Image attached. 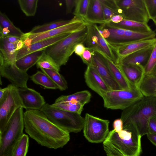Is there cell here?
Here are the masks:
<instances>
[{
    "label": "cell",
    "instance_id": "1",
    "mask_svg": "<svg viewBox=\"0 0 156 156\" xmlns=\"http://www.w3.org/2000/svg\"><path fill=\"white\" fill-rule=\"evenodd\" d=\"M24 120L26 132L42 146L56 149L70 140V133L52 122L40 110H27Z\"/></svg>",
    "mask_w": 156,
    "mask_h": 156
},
{
    "label": "cell",
    "instance_id": "2",
    "mask_svg": "<svg viewBox=\"0 0 156 156\" xmlns=\"http://www.w3.org/2000/svg\"><path fill=\"white\" fill-rule=\"evenodd\" d=\"M156 113V96H144L123 110L121 119L123 129L135 130L141 136L149 133L150 118Z\"/></svg>",
    "mask_w": 156,
    "mask_h": 156
},
{
    "label": "cell",
    "instance_id": "3",
    "mask_svg": "<svg viewBox=\"0 0 156 156\" xmlns=\"http://www.w3.org/2000/svg\"><path fill=\"white\" fill-rule=\"evenodd\" d=\"M141 137L136 131L113 129L103 142L104 150L107 156H140Z\"/></svg>",
    "mask_w": 156,
    "mask_h": 156
},
{
    "label": "cell",
    "instance_id": "4",
    "mask_svg": "<svg viewBox=\"0 0 156 156\" xmlns=\"http://www.w3.org/2000/svg\"><path fill=\"white\" fill-rule=\"evenodd\" d=\"M87 33V25L48 47L44 50L45 51L59 66L65 65L74 52L76 46L79 43L85 42Z\"/></svg>",
    "mask_w": 156,
    "mask_h": 156
},
{
    "label": "cell",
    "instance_id": "5",
    "mask_svg": "<svg viewBox=\"0 0 156 156\" xmlns=\"http://www.w3.org/2000/svg\"><path fill=\"white\" fill-rule=\"evenodd\" d=\"M23 108L15 112L4 130L0 133V156H11L16 144L24 134Z\"/></svg>",
    "mask_w": 156,
    "mask_h": 156
},
{
    "label": "cell",
    "instance_id": "6",
    "mask_svg": "<svg viewBox=\"0 0 156 156\" xmlns=\"http://www.w3.org/2000/svg\"><path fill=\"white\" fill-rule=\"evenodd\" d=\"M40 110L52 122L69 133H77L83 129L84 118L81 114L60 109L48 103Z\"/></svg>",
    "mask_w": 156,
    "mask_h": 156
},
{
    "label": "cell",
    "instance_id": "7",
    "mask_svg": "<svg viewBox=\"0 0 156 156\" xmlns=\"http://www.w3.org/2000/svg\"><path fill=\"white\" fill-rule=\"evenodd\" d=\"M144 96L138 87L133 86L129 90H111L101 97L106 108L123 110Z\"/></svg>",
    "mask_w": 156,
    "mask_h": 156
},
{
    "label": "cell",
    "instance_id": "8",
    "mask_svg": "<svg viewBox=\"0 0 156 156\" xmlns=\"http://www.w3.org/2000/svg\"><path fill=\"white\" fill-rule=\"evenodd\" d=\"M9 85V89L0 99V133L4 130L16 110L20 107L24 108L18 87Z\"/></svg>",
    "mask_w": 156,
    "mask_h": 156
},
{
    "label": "cell",
    "instance_id": "9",
    "mask_svg": "<svg viewBox=\"0 0 156 156\" xmlns=\"http://www.w3.org/2000/svg\"><path fill=\"white\" fill-rule=\"evenodd\" d=\"M109 122L108 120L86 113L84 118L83 129L84 136L91 143L103 142L109 132Z\"/></svg>",
    "mask_w": 156,
    "mask_h": 156
},
{
    "label": "cell",
    "instance_id": "10",
    "mask_svg": "<svg viewBox=\"0 0 156 156\" xmlns=\"http://www.w3.org/2000/svg\"><path fill=\"white\" fill-rule=\"evenodd\" d=\"M88 23L81 19L74 16L71 22L59 27L40 33H24L21 38L23 46L60 34L72 33L84 28Z\"/></svg>",
    "mask_w": 156,
    "mask_h": 156
},
{
    "label": "cell",
    "instance_id": "11",
    "mask_svg": "<svg viewBox=\"0 0 156 156\" xmlns=\"http://www.w3.org/2000/svg\"><path fill=\"white\" fill-rule=\"evenodd\" d=\"M124 19L147 23L150 19L144 0H116Z\"/></svg>",
    "mask_w": 156,
    "mask_h": 156
},
{
    "label": "cell",
    "instance_id": "12",
    "mask_svg": "<svg viewBox=\"0 0 156 156\" xmlns=\"http://www.w3.org/2000/svg\"><path fill=\"white\" fill-rule=\"evenodd\" d=\"M156 38L127 44L108 42L116 57V64H119L125 57L139 50L153 46Z\"/></svg>",
    "mask_w": 156,
    "mask_h": 156
},
{
    "label": "cell",
    "instance_id": "13",
    "mask_svg": "<svg viewBox=\"0 0 156 156\" xmlns=\"http://www.w3.org/2000/svg\"><path fill=\"white\" fill-rule=\"evenodd\" d=\"M0 75L18 88L27 87L29 75L27 72L19 69L15 63L0 62Z\"/></svg>",
    "mask_w": 156,
    "mask_h": 156
},
{
    "label": "cell",
    "instance_id": "14",
    "mask_svg": "<svg viewBox=\"0 0 156 156\" xmlns=\"http://www.w3.org/2000/svg\"><path fill=\"white\" fill-rule=\"evenodd\" d=\"M92 58L93 67L111 90H122L112 76L104 57L93 50Z\"/></svg>",
    "mask_w": 156,
    "mask_h": 156
},
{
    "label": "cell",
    "instance_id": "15",
    "mask_svg": "<svg viewBox=\"0 0 156 156\" xmlns=\"http://www.w3.org/2000/svg\"><path fill=\"white\" fill-rule=\"evenodd\" d=\"M24 108L27 110H40L46 102L40 93L29 87L18 88Z\"/></svg>",
    "mask_w": 156,
    "mask_h": 156
},
{
    "label": "cell",
    "instance_id": "16",
    "mask_svg": "<svg viewBox=\"0 0 156 156\" xmlns=\"http://www.w3.org/2000/svg\"><path fill=\"white\" fill-rule=\"evenodd\" d=\"M84 77L88 87L101 97L105 93L111 90L94 67L87 66Z\"/></svg>",
    "mask_w": 156,
    "mask_h": 156
},
{
    "label": "cell",
    "instance_id": "17",
    "mask_svg": "<svg viewBox=\"0 0 156 156\" xmlns=\"http://www.w3.org/2000/svg\"><path fill=\"white\" fill-rule=\"evenodd\" d=\"M70 34H60L37 41L28 46H23L18 51L16 61L30 53L40 50H45L48 47L65 38Z\"/></svg>",
    "mask_w": 156,
    "mask_h": 156
},
{
    "label": "cell",
    "instance_id": "18",
    "mask_svg": "<svg viewBox=\"0 0 156 156\" xmlns=\"http://www.w3.org/2000/svg\"><path fill=\"white\" fill-rule=\"evenodd\" d=\"M23 46L21 40L14 44L5 37H0V62L15 63L18 51Z\"/></svg>",
    "mask_w": 156,
    "mask_h": 156
},
{
    "label": "cell",
    "instance_id": "19",
    "mask_svg": "<svg viewBox=\"0 0 156 156\" xmlns=\"http://www.w3.org/2000/svg\"><path fill=\"white\" fill-rule=\"evenodd\" d=\"M118 65L132 86L138 87L145 75L144 67L137 65Z\"/></svg>",
    "mask_w": 156,
    "mask_h": 156
},
{
    "label": "cell",
    "instance_id": "20",
    "mask_svg": "<svg viewBox=\"0 0 156 156\" xmlns=\"http://www.w3.org/2000/svg\"><path fill=\"white\" fill-rule=\"evenodd\" d=\"M154 45L129 55L124 58L119 64L124 66L137 65L144 68L149 59Z\"/></svg>",
    "mask_w": 156,
    "mask_h": 156
},
{
    "label": "cell",
    "instance_id": "21",
    "mask_svg": "<svg viewBox=\"0 0 156 156\" xmlns=\"http://www.w3.org/2000/svg\"><path fill=\"white\" fill-rule=\"evenodd\" d=\"M85 22L92 24H105L100 0H91Z\"/></svg>",
    "mask_w": 156,
    "mask_h": 156
},
{
    "label": "cell",
    "instance_id": "22",
    "mask_svg": "<svg viewBox=\"0 0 156 156\" xmlns=\"http://www.w3.org/2000/svg\"><path fill=\"white\" fill-rule=\"evenodd\" d=\"M114 79L122 90H129L133 86L128 80L119 66L106 57H104Z\"/></svg>",
    "mask_w": 156,
    "mask_h": 156
},
{
    "label": "cell",
    "instance_id": "23",
    "mask_svg": "<svg viewBox=\"0 0 156 156\" xmlns=\"http://www.w3.org/2000/svg\"><path fill=\"white\" fill-rule=\"evenodd\" d=\"M24 34L5 14L0 12V37L12 35L21 38Z\"/></svg>",
    "mask_w": 156,
    "mask_h": 156
},
{
    "label": "cell",
    "instance_id": "24",
    "mask_svg": "<svg viewBox=\"0 0 156 156\" xmlns=\"http://www.w3.org/2000/svg\"><path fill=\"white\" fill-rule=\"evenodd\" d=\"M106 24L141 33H150L153 31L147 23L140 22L125 19H124L121 22L118 23H113L110 22Z\"/></svg>",
    "mask_w": 156,
    "mask_h": 156
},
{
    "label": "cell",
    "instance_id": "25",
    "mask_svg": "<svg viewBox=\"0 0 156 156\" xmlns=\"http://www.w3.org/2000/svg\"><path fill=\"white\" fill-rule=\"evenodd\" d=\"M91 95L87 90L76 92L71 95H62L57 98L55 103L70 102L79 103L84 105L90 101Z\"/></svg>",
    "mask_w": 156,
    "mask_h": 156
},
{
    "label": "cell",
    "instance_id": "26",
    "mask_svg": "<svg viewBox=\"0 0 156 156\" xmlns=\"http://www.w3.org/2000/svg\"><path fill=\"white\" fill-rule=\"evenodd\" d=\"M44 50H40L28 54L17 60L15 64L22 71L27 72V70L37 63Z\"/></svg>",
    "mask_w": 156,
    "mask_h": 156
},
{
    "label": "cell",
    "instance_id": "27",
    "mask_svg": "<svg viewBox=\"0 0 156 156\" xmlns=\"http://www.w3.org/2000/svg\"><path fill=\"white\" fill-rule=\"evenodd\" d=\"M30 78L34 83L41 85L45 88L54 90L58 89L57 85L47 75L42 71H37L31 76Z\"/></svg>",
    "mask_w": 156,
    "mask_h": 156
},
{
    "label": "cell",
    "instance_id": "28",
    "mask_svg": "<svg viewBox=\"0 0 156 156\" xmlns=\"http://www.w3.org/2000/svg\"><path fill=\"white\" fill-rule=\"evenodd\" d=\"M73 20H59L51 22L43 25L34 27L28 33L30 34H36L45 32L68 24Z\"/></svg>",
    "mask_w": 156,
    "mask_h": 156
},
{
    "label": "cell",
    "instance_id": "29",
    "mask_svg": "<svg viewBox=\"0 0 156 156\" xmlns=\"http://www.w3.org/2000/svg\"><path fill=\"white\" fill-rule=\"evenodd\" d=\"M40 69L57 85L58 89L63 91L67 89L68 84L66 80L58 72L43 68Z\"/></svg>",
    "mask_w": 156,
    "mask_h": 156
},
{
    "label": "cell",
    "instance_id": "30",
    "mask_svg": "<svg viewBox=\"0 0 156 156\" xmlns=\"http://www.w3.org/2000/svg\"><path fill=\"white\" fill-rule=\"evenodd\" d=\"M91 0H76L73 14L85 22L87 18Z\"/></svg>",
    "mask_w": 156,
    "mask_h": 156
},
{
    "label": "cell",
    "instance_id": "31",
    "mask_svg": "<svg viewBox=\"0 0 156 156\" xmlns=\"http://www.w3.org/2000/svg\"><path fill=\"white\" fill-rule=\"evenodd\" d=\"M36 65L37 68H43L58 72L60 69V67L45 53V51Z\"/></svg>",
    "mask_w": 156,
    "mask_h": 156
},
{
    "label": "cell",
    "instance_id": "32",
    "mask_svg": "<svg viewBox=\"0 0 156 156\" xmlns=\"http://www.w3.org/2000/svg\"><path fill=\"white\" fill-rule=\"evenodd\" d=\"M38 0H18L20 9L27 16L35 15L37 11Z\"/></svg>",
    "mask_w": 156,
    "mask_h": 156
},
{
    "label": "cell",
    "instance_id": "33",
    "mask_svg": "<svg viewBox=\"0 0 156 156\" xmlns=\"http://www.w3.org/2000/svg\"><path fill=\"white\" fill-rule=\"evenodd\" d=\"M29 146V137L24 134L16 146L11 156H26Z\"/></svg>",
    "mask_w": 156,
    "mask_h": 156
},
{
    "label": "cell",
    "instance_id": "34",
    "mask_svg": "<svg viewBox=\"0 0 156 156\" xmlns=\"http://www.w3.org/2000/svg\"><path fill=\"white\" fill-rule=\"evenodd\" d=\"M108 29L110 35L106 40L108 42L121 43L122 42L125 34V29L105 24Z\"/></svg>",
    "mask_w": 156,
    "mask_h": 156
},
{
    "label": "cell",
    "instance_id": "35",
    "mask_svg": "<svg viewBox=\"0 0 156 156\" xmlns=\"http://www.w3.org/2000/svg\"><path fill=\"white\" fill-rule=\"evenodd\" d=\"M51 105L53 107L60 109L80 114L82 112L84 106L80 104L70 102L54 103Z\"/></svg>",
    "mask_w": 156,
    "mask_h": 156
},
{
    "label": "cell",
    "instance_id": "36",
    "mask_svg": "<svg viewBox=\"0 0 156 156\" xmlns=\"http://www.w3.org/2000/svg\"><path fill=\"white\" fill-rule=\"evenodd\" d=\"M156 66V42L150 55L148 62L144 68L145 75L149 74Z\"/></svg>",
    "mask_w": 156,
    "mask_h": 156
},
{
    "label": "cell",
    "instance_id": "37",
    "mask_svg": "<svg viewBox=\"0 0 156 156\" xmlns=\"http://www.w3.org/2000/svg\"><path fill=\"white\" fill-rule=\"evenodd\" d=\"M100 1L102 6L105 21V24H106L109 22L111 18L113 16L119 14L116 11L104 3L101 0Z\"/></svg>",
    "mask_w": 156,
    "mask_h": 156
},
{
    "label": "cell",
    "instance_id": "38",
    "mask_svg": "<svg viewBox=\"0 0 156 156\" xmlns=\"http://www.w3.org/2000/svg\"><path fill=\"white\" fill-rule=\"evenodd\" d=\"M150 19L156 18V0H144Z\"/></svg>",
    "mask_w": 156,
    "mask_h": 156
},
{
    "label": "cell",
    "instance_id": "39",
    "mask_svg": "<svg viewBox=\"0 0 156 156\" xmlns=\"http://www.w3.org/2000/svg\"><path fill=\"white\" fill-rule=\"evenodd\" d=\"M93 50L87 47L80 57L83 63L87 66L93 67L92 55Z\"/></svg>",
    "mask_w": 156,
    "mask_h": 156
},
{
    "label": "cell",
    "instance_id": "40",
    "mask_svg": "<svg viewBox=\"0 0 156 156\" xmlns=\"http://www.w3.org/2000/svg\"><path fill=\"white\" fill-rule=\"evenodd\" d=\"M148 127L149 133L156 134V113L149 119Z\"/></svg>",
    "mask_w": 156,
    "mask_h": 156
},
{
    "label": "cell",
    "instance_id": "41",
    "mask_svg": "<svg viewBox=\"0 0 156 156\" xmlns=\"http://www.w3.org/2000/svg\"><path fill=\"white\" fill-rule=\"evenodd\" d=\"M113 129L117 133L123 129V122L121 118L115 119L113 122Z\"/></svg>",
    "mask_w": 156,
    "mask_h": 156
},
{
    "label": "cell",
    "instance_id": "42",
    "mask_svg": "<svg viewBox=\"0 0 156 156\" xmlns=\"http://www.w3.org/2000/svg\"><path fill=\"white\" fill-rule=\"evenodd\" d=\"M76 0H66V13L69 14L72 12L73 8L75 7Z\"/></svg>",
    "mask_w": 156,
    "mask_h": 156
},
{
    "label": "cell",
    "instance_id": "43",
    "mask_svg": "<svg viewBox=\"0 0 156 156\" xmlns=\"http://www.w3.org/2000/svg\"><path fill=\"white\" fill-rule=\"evenodd\" d=\"M86 48L87 47L84 46L83 43H79L75 47L74 52L77 55L81 57Z\"/></svg>",
    "mask_w": 156,
    "mask_h": 156
},
{
    "label": "cell",
    "instance_id": "44",
    "mask_svg": "<svg viewBox=\"0 0 156 156\" xmlns=\"http://www.w3.org/2000/svg\"><path fill=\"white\" fill-rule=\"evenodd\" d=\"M10 42L16 44L18 43L21 40L20 37L12 35H8L5 37Z\"/></svg>",
    "mask_w": 156,
    "mask_h": 156
},
{
    "label": "cell",
    "instance_id": "45",
    "mask_svg": "<svg viewBox=\"0 0 156 156\" xmlns=\"http://www.w3.org/2000/svg\"><path fill=\"white\" fill-rule=\"evenodd\" d=\"M124 19V17L122 15L117 14L113 16L111 18L109 23H118L121 22Z\"/></svg>",
    "mask_w": 156,
    "mask_h": 156
},
{
    "label": "cell",
    "instance_id": "46",
    "mask_svg": "<svg viewBox=\"0 0 156 156\" xmlns=\"http://www.w3.org/2000/svg\"><path fill=\"white\" fill-rule=\"evenodd\" d=\"M147 135L148 140L156 146V134L148 133Z\"/></svg>",
    "mask_w": 156,
    "mask_h": 156
},
{
    "label": "cell",
    "instance_id": "47",
    "mask_svg": "<svg viewBox=\"0 0 156 156\" xmlns=\"http://www.w3.org/2000/svg\"><path fill=\"white\" fill-rule=\"evenodd\" d=\"M9 87V85L7 87L2 88H0V99L2 98L4 96L6 91L8 90Z\"/></svg>",
    "mask_w": 156,
    "mask_h": 156
},
{
    "label": "cell",
    "instance_id": "48",
    "mask_svg": "<svg viewBox=\"0 0 156 156\" xmlns=\"http://www.w3.org/2000/svg\"><path fill=\"white\" fill-rule=\"evenodd\" d=\"M147 75L156 78V66L154 68L151 72Z\"/></svg>",
    "mask_w": 156,
    "mask_h": 156
},
{
    "label": "cell",
    "instance_id": "49",
    "mask_svg": "<svg viewBox=\"0 0 156 156\" xmlns=\"http://www.w3.org/2000/svg\"><path fill=\"white\" fill-rule=\"evenodd\" d=\"M152 20L155 24V25L156 26V18Z\"/></svg>",
    "mask_w": 156,
    "mask_h": 156
},
{
    "label": "cell",
    "instance_id": "50",
    "mask_svg": "<svg viewBox=\"0 0 156 156\" xmlns=\"http://www.w3.org/2000/svg\"></svg>",
    "mask_w": 156,
    "mask_h": 156
},
{
    "label": "cell",
    "instance_id": "51",
    "mask_svg": "<svg viewBox=\"0 0 156 156\" xmlns=\"http://www.w3.org/2000/svg\"><path fill=\"white\" fill-rule=\"evenodd\" d=\"M155 96H156V95H155Z\"/></svg>",
    "mask_w": 156,
    "mask_h": 156
}]
</instances>
